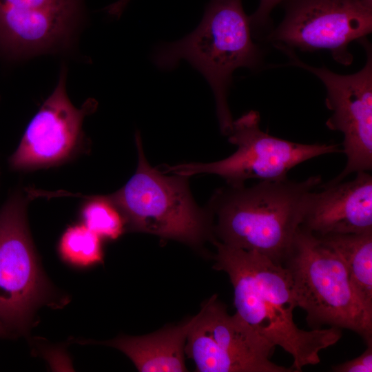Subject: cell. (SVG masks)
I'll return each instance as SVG.
<instances>
[{
    "label": "cell",
    "mask_w": 372,
    "mask_h": 372,
    "mask_svg": "<svg viewBox=\"0 0 372 372\" xmlns=\"http://www.w3.org/2000/svg\"><path fill=\"white\" fill-rule=\"evenodd\" d=\"M322 183L320 175L304 180H261L250 187L220 190L213 201L222 243L256 251L283 265L301 226L313 191Z\"/></svg>",
    "instance_id": "2"
},
{
    "label": "cell",
    "mask_w": 372,
    "mask_h": 372,
    "mask_svg": "<svg viewBox=\"0 0 372 372\" xmlns=\"http://www.w3.org/2000/svg\"><path fill=\"white\" fill-rule=\"evenodd\" d=\"M9 329L0 321V337L8 336Z\"/></svg>",
    "instance_id": "20"
},
{
    "label": "cell",
    "mask_w": 372,
    "mask_h": 372,
    "mask_svg": "<svg viewBox=\"0 0 372 372\" xmlns=\"http://www.w3.org/2000/svg\"><path fill=\"white\" fill-rule=\"evenodd\" d=\"M313 191L302 227L318 236L372 231V176L358 172L349 181H329Z\"/></svg>",
    "instance_id": "13"
},
{
    "label": "cell",
    "mask_w": 372,
    "mask_h": 372,
    "mask_svg": "<svg viewBox=\"0 0 372 372\" xmlns=\"http://www.w3.org/2000/svg\"><path fill=\"white\" fill-rule=\"evenodd\" d=\"M276 347L214 295L195 316L185 354L200 372H291L271 360Z\"/></svg>",
    "instance_id": "8"
},
{
    "label": "cell",
    "mask_w": 372,
    "mask_h": 372,
    "mask_svg": "<svg viewBox=\"0 0 372 372\" xmlns=\"http://www.w3.org/2000/svg\"><path fill=\"white\" fill-rule=\"evenodd\" d=\"M83 0H0V56L17 61L68 43Z\"/></svg>",
    "instance_id": "12"
},
{
    "label": "cell",
    "mask_w": 372,
    "mask_h": 372,
    "mask_svg": "<svg viewBox=\"0 0 372 372\" xmlns=\"http://www.w3.org/2000/svg\"><path fill=\"white\" fill-rule=\"evenodd\" d=\"M287 0H260L259 6L256 12L249 16L251 30L266 25L269 21L272 9L280 2Z\"/></svg>",
    "instance_id": "19"
},
{
    "label": "cell",
    "mask_w": 372,
    "mask_h": 372,
    "mask_svg": "<svg viewBox=\"0 0 372 372\" xmlns=\"http://www.w3.org/2000/svg\"><path fill=\"white\" fill-rule=\"evenodd\" d=\"M251 31L242 0H210L192 32L163 44L153 56L160 69L172 70L185 60L201 73L213 91L220 131L226 136L234 121L227 103L233 72L241 67L255 69L261 61Z\"/></svg>",
    "instance_id": "3"
},
{
    "label": "cell",
    "mask_w": 372,
    "mask_h": 372,
    "mask_svg": "<svg viewBox=\"0 0 372 372\" xmlns=\"http://www.w3.org/2000/svg\"><path fill=\"white\" fill-rule=\"evenodd\" d=\"M138 165L116 192L107 195L123 214L130 230L198 245L210 236L211 218L191 196L187 177L165 176L148 163L139 134Z\"/></svg>",
    "instance_id": "5"
},
{
    "label": "cell",
    "mask_w": 372,
    "mask_h": 372,
    "mask_svg": "<svg viewBox=\"0 0 372 372\" xmlns=\"http://www.w3.org/2000/svg\"><path fill=\"white\" fill-rule=\"evenodd\" d=\"M195 316L181 324L142 336H123L104 344L124 353L141 372L187 371L185 346Z\"/></svg>",
    "instance_id": "14"
},
{
    "label": "cell",
    "mask_w": 372,
    "mask_h": 372,
    "mask_svg": "<svg viewBox=\"0 0 372 372\" xmlns=\"http://www.w3.org/2000/svg\"><path fill=\"white\" fill-rule=\"evenodd\" d=\"M372 30V0H287L285 17L268 36L275 45L304 51L326 49L348 65L349 43Z\"/></svg>",
    "instance_id": "9"
},
{
    "label": "cell",
    "mask_w": 372,
    "mask_h": 372,
    "mask_svg": "<svg viewBox=\"0 0 372 372\" xmlns=\"http://www.w3.org/2000/svg\"><path fill=\"white\" fill-rule=\"evenodd\" d=\"M318 237L342 259L356 296L372 316V231Z\"/></svg>",
    "instance_id": "15"
},
{
    "label": "cell",
    "mask_w": 372,
    "mask_h": 372,
    "mask_svg": "<svg viewBox=\"0 0 372 372\" xmlns=\"http://www.w3.org/2000/svg\"><path fill=\"white\" fill-rule=\"evenodd\" d=\"M367 54L365 65L358 72L342 75L325 66L308 65L300 61L291 48L278 45L290 60L291 65L307 70L318 76L327 89L325 103L332 111L326 125L342 133V152L347 156L343 171L331 180H343L351 173L372 169V56L366 39L359 40Z\"/></svg>",
    "instance_id": "10"
},
{
    "label": "cell",
    "mask_w": 372,
    "mask_h": 372,
    "mask_svg": "<svg viewBox=\"0 0 372 372\" xmlns=\"http://www.w3.org/2000/svg\"><path fill=\"white\" fill-rule=\"evenodd\" d=\"M32 196H74L87 200L81 208L82 223L102 239L114 240L118 238L126 227L125 220L116 205L106 196H84L65 191L45 192L32 189Z\"/></svg>",
    "instance_id": "16"
},
{
    "label": "cell",
    "mask_w": 372,
    "mask_h": 372,
    "mask_svg": "<svg viewBox=\"0 0 372 372\" xmlns=\"http://www.w3.org/2000/svg\"><path fill=\"white\" fill-rule=\"evenodd\" d=\"M66 72L62 70L58 83L28 123L21 141L8 159L13 171L21 172L62 164L87 149L83 123L96 107L87 99L77 108L65 88Z\"/></svg>",
    "instance_id": "11"
},
{
    "label": "cell",
    "mask_w": 372,
    "mask_h": 372,
    "mask_svg": "<svg viewBox=\"0 0 372 372\" xmlns=\"http://www.w3.org/2000/svg\"><path fill=\"white\" fill-rule=\"evenodd\" d=\"M331 368L335 372H371L372 344L367 345L365 351L358 357L332 366Z\"/></svg>",
    "instance_id": "18"
},
{
    "label": "cell",
    "mask_w": 372,
    "mask_h": 372,
    "mask_svg": "<svg viewBox=\"0 0 372 372\" xmlns=\"http://www.w3.org/2000/svg\"><path fill=\"white\" fill-rule=\"evenodd\" d=\"M30 199L12 192L0 208V321L25 331L36 310L53 305L52 289L37 257L27 223Z\"/></svg>",
    "instance_id": "6"
},
{
    "label": "cell",
    "mask_w": 372,
    "mask_h": 372,
    "mask_svg": "<svg viewBox=\"0 0 372 372\" xmlns=\"http://www.w3.org/2000/svg\"><path fill=\"white\" fill-rule=\"evenodd\" d=\"M214 243L217 249L214 268L230 279L236 313L269 342L289 353L294 371L319 363L320 351L340 340L342 329H300L293 320L297 305L284 265L256 251L216 240Z\"/></svg>",
    "instance_id": "1"
},
{
    "label": "cell",
    "mask_w": 372,
    "mask_h": 372,
    "mask_svg": "<svg viewBox=\"0 0 372 372\" xmlns=\"http://www.w3.org/2000/svg\"><path fill=\"white\" fill-rule=\"evenodd\" d=\"M282 265L289 273L297 307L306 312L311 329L324 325L349 329L366 345L372 344V316L359 300L335 251L300 226Z\"/></svg>",
    "instance_id": "4"
},
{
    "label": "cell",
    "mask_w": 372,
    "mask_h": 372,
    "mask_svg": "<svg viewBox=\"0 0 372 372\" xmlns=\"http://www.w3.org/2000/svg\"><path fill=\"white\" fill-rule=\"evenodd\" d=\"M260 121V114L254 110L233 121L227 136L237 149L229 156L213 163L167 167L165 173L187 177L215 174L224 178L228 185L237 186L250 178L260 181L286 179L288 172L301 163L341 151L338 144H305L276 137L262 131Z\"/></svg>",
    "instance_id": "7"
},
{
    "label": "cell",
    "mask_w": 372,
    "mask_h": 372,
    "mask_svg": "<svg viewBox=\"0 0 372 372\" xmlns=\"http://www.w3.org/2000/svg\"><path fill=\"white\" fill-rule=\"evenodd\" d=\"M58 251L64 262L78 268L103 262L102 238L83 223L70 225L64 231Z\"/></svg>",
    "instance_id": "17"
}]
</instances>
